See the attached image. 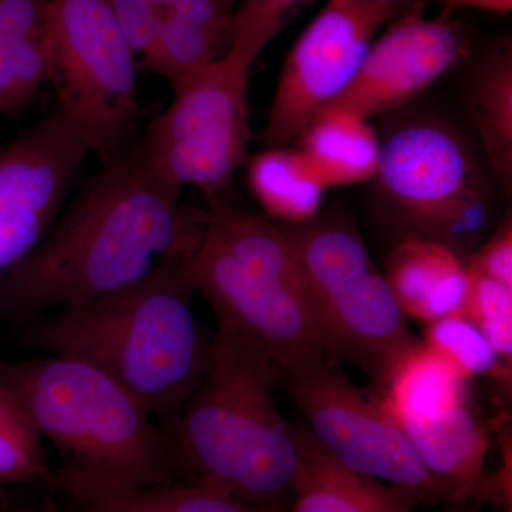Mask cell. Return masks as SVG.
Here are the masks:
<instances>
[{
    "mask_svg": "<svg viewBox=\"0 0 512 512\" xmlns=\"http://www.w3.org/2000/svg\"><path fill=\"white\" fill-rule=\"evenodd\" d=\"M84 183L57 227L0 278V318L74 308L140 281L204 235L198 208L161 180L140 138Z\"/></svg>",
    "mask_w": 512,
    "mask_h": 512,
    "instance_id": "obj_1",
    "label": "cell"
},
{
    "mask_svg": "<svg viewBox=\"0 0 512 512\" xmlns=\"http://www.w3.org/2000/svg\"><path fill=\"white\" fill-rule=\"evenodd\" d=\"M184 258L164 259L140 281L37 322L25 342L96 367L168 423L207 372L214 342L192 311Z\"/></svg>",
    "mask_w": 512,
    "mask_h": 512,
    "instance_id": "obj_2",
    "label": "cell"
},
{
    "mask_svg": "<svg viewBox=\"0 0 512 512\" xmlns=\"http://www.w3.org/2000/svg\"><path fill=\"white\" fill-rule=\"evenodd\" d=\"M279 372L244 340L215 333L200 384L163 427L190 483L278 511L301 464L298 426L279 410Z\"/></svg>",
    "mask_w": 512,
    "mask_h": 512,
    "instance_id": "obj_3",
    "label": "cell"
},
{
    "mask_svg": "<svg viewBox=\"0 0 512 512\" xmlns=\"http://www.w3.org/2000/svg\"><path fill=\"white\" fill-rule=\"evenodd\" d=\"M0 384L62 457L53 481L64 494L173 480L163 427L96 367L53 355L0 359Z\"/></svg>",
    "mask_w": 512,
    "mask_h": 512,
    "instance_id": "obj_4",
    "label": "cell"
},
{
    "mask_svg": "<svg viewBox=\"0 0 512 512\" xmlns=\"http://www.w3.org/2000/svg\"><path fill=\"white\" fill-rule=\"evenodd\" d=\"M204 235L183 271L217 318L218 332L254 346L284 373L329 360L298 255L279 225L212 200Z\"/></svg>",
    "mask_w": 512,
    "mask_h": 512,
    "instance_id": "obj_5",
    "label": "cell"
},
{
    "mask_svg": "<svg viewBox=\"0 0 512 512\" xmlns=\"http://www.w3.org/2000/svg\"><path fill=\"white\" fill-rule=\"evenodd\" d=\"M281 227L298 255L330 356L349 360L380 387L397 357L419 343L386 276L346 221L315 217Z\"/></svg>",
    "mask_w": 512,
    "mask_h": 512,
    "instance_id": "obj_6",
    "label": "cell"
},
{
    "mask_svg": "<svg viewBox=\"0 0 512 512\" xmlns=\"http://www.w3.org/2000/svg\"><path fill=\"white\" fill-rule=\"evenodd\" d=\"M103 0H50L47 82L59 114L100 163L137 140V64Z\"/></svg>",
    "mask_w": 512,
    "mask_h": 512,
    "instance_id": "obj_7",
    "label": "cell"
},
{
    "mask_svg": "<svg viewBox=\"0 0 512 512\" xmlns=\"http://www.w3.org/2000/svg\"><path fill=\"white\" fill-rule=\"evenodd\" d=\"M377 187L407 237L431 239L461 256L490 222V197L470 148L456 131L417 120L380 141Z\"/></svg>",
    "mask_w": 512,
    "mask_h": 512,
    "instance_id": "obj_8",
    "label": "cell"
},
{
    "mask_svg": "<svg viewBox=\"0 0 512 512\" xmlns=\"http://www.w3.org/2000/svg\"><path fill=\"white\" fill-rule=\"evenodd\" d=\"M252 66L225 52L174 92L171 106L140 137L151 170L165 183L194 185L210 201L228 187L251 141L248 77Z\"/></svg>",
    "mask_w": 512,
    "mask_h": 512,
    "instance_id": "obj_9",
    "label": "cell"
},
{
    "mask_svg": "<svg viewBox=\"0 0 512 512\" xmlns=\"http://www.w3.org/2000/svg\"><path fill=\"white\" fill-rule=\"evenodd\" d=\"M279 384L305 419L306 430L340 464L387 481L416 505L458 504L379 400L360 393L329 360L284 373Z\"/></svg>",
    "mask_w": 512,
    "mask_h": 512,
    "instance_id": "obj_10",
    "label": "cell"
},
{
    "mask_svg": "<svg viewBox=\"0 0 512 512\" xmlns=\"http://www.w3.org/2000/svg\"><path fill=\"white\" fill-rule=\"evenodd\" d=\"M402 3L328 0L298 37L276 87L265 141L288 147L355 79L384 23Z\"/></svg>",
    "mask_w": 512,
    "mask_h": 512,
    "instance_id": "obj_11",
    "label": "cell"
},
{
    "mask_svg": "<svg viewBox=\"0 0 512 512\" xmlns=\"http://www.w3.org/2000/svg\"><path fill=\"white\" fill-rule=\"evenodd\" d=\"M89 153L59 113L0 153V269L19 264L42 242Z\"/></svg>",
    "mask_w": 512,
    "mask_h": 512,
    "instance_id": "obj_12",
    "label": "cell"
},
{
    "mask_svg": "<svg viewBox=\"0 0 512 512\" xmlns=\"http://www.w3.org/2000/svg\"><path fill=\"white\" fill-rule=\"evenodd\" d=\"M467 45L458 23L414 10L372 43L353 82L325 111L369 120L399 109L460 63Z\"/></svg>",
    "mask_w": 512,
    "mask_h": 512,
    "instance_id": "obj_13",
    "label": "cell"
},
{
    "mask_svg": "<svg viewBox=\"0 0 512 512\" xmlns=\"http://www.w3.org/2000/svg\"><path fill=\"white\" fill-rule=\"evenodd\" d=\"M467 262L447 245L406 237L386 259V279L407 319L429 323L461 312Z\"/></svg>",
    "mask_w": 512,
    "mask_h": 512,
    "instance_id": "obj_14",
    "label": "cell"
},
{
    "mask_svg": "<svg viewBox=\"0 0 512 512\" xmlns=\"http://www.w3.org/2000/svg\"><path fill=\"white\" fill-rule=\"evenodd\" d=\"M301 464L293 483V512H413L407 495L340 464L298 426Z\"/></svg>",
    "mask_w": 512,
    "mask_h": 512,
    "instance_id": "obj_15",
    "label": "cell"
},
{
    "mask_svg": "<svg viewBox=\"0 0 512 512\" xmlns=\"http://www.w3.org/2000/svg\"><path fill=\"white\" fill-rule=\"evenodd\" d=\"M379 389L380 406L400 429L440 419L467 404V380L423 342L397 357Z\"/></svg>",
    "mask_w": 512,
    "mask_h": 512,
    "instance_id": "obj_16",
    "label": "cell"
},
{
    "mask_svg": "<svg viewBox=\"0 0 512 512\" xmlns=\"http://www.w3.org/2000/svg\"><path fill=\"white\" fill-rule=\"evenodd\" d=\"M403 433L427 470L448 485L457 503L474 497L485 474L490 441L468 406L427 421L403 427Z\"/></svg>",
    "mask_w": 512,
    "mask_h": 512,
    "instance_id": "obj_17",
    "label": "cell"
},
{
    "mask_svg": "<svg viewBox=\"0 0 512 512\" xmlns=\"http://www.w3.org/2000/svg\"><path fill=\"white\" fill-rule=\"evenodd\" d=\"M50 0H0V116L22 109L47 80Z\"/></svg>",
    "mask_w": 512,
    "mask_h": 512,
    "instance_id": "obj_18",
    "label": "cell"
},
{
    "mask_svg": "<svg viewBox=\"0 0 512 512\" xmlns=\"http://www.w3.org/2000/svg\"><path fill=\"white\" fill-rule=\"evenodd\" d=\"M301 138L303 154L328 187L363 183L376 173L379 137L367 120L355 114L325 111Z\"/></svg>",
    "mask_w": 512,
    "mask_h": 512,
    "instance_id": "obj_19",
    "label": "cell"
},
{
    "mask_svg": "<svg viewBox=\"0 0 512 512\" xmlns=\"http://www.w3.org/2000/svg\"><path fill=\"white\" fill-rule=\"evenodd\" d=\"M249 187L271 217L303 224L318 217L328 185L303 151L268 148L248 164Z\"/></svg>",
    "mask_w": 512,
    "mask_h": 512,
    "instance_id": "obj_20",
    "label": "cell"
},
{
    "mask_svg": "<svg viewBox=\"0 0 512 512\" xmlns=\"http://www.w3.org/2000/svg\"><path fill=\"white\" fill-rule=\"evenodd\" d=\"M470 113L488 163L505 194L512 191V52L495 47L478 66L471 84Z\"/></svg>",
    "mask_w": 512,
    "mask_h": 512,
    "instance_id": "obj_21",
    "label": "cell"
},
{
    "mask_svg": "<svg viewBox=\"0 0 512 512\" xmlns=\"http://www.w3.org/2000/svg\"><path fill=\"white\" fill-rule=\"evenodd\" d=\"M70 498L83 512H278L190 481L89 490Z\"/></svg>",
    "mask_w": 512,
    "mask_h": 512,
    "instance_id": "obj_22",
    "label": "cell"
},
{
    "mask_svg": "<svg viewBox=\"0 0 512 512\" xmlns=\"http://www.w3.org/2000/svg\"><path fill=\"white\" fill-rule=\"evenodd\" d=\"M220 40L207 30L168 12H161L138 69L171 84L173 93L220 59Z\"/></svg>",
    "mask_w": 512,
    "mask_h": 512,
    "instance_id": "obj_23",
    "label": "cell"
},
{
    "mask_svg": "<svg viewBox=\"0 0 512 512\" xmlns=\"http://www.w3.org/2000/svg\"><path fill=\"white\" fill-rule=\"evenodd\" d=\"M424 336V345L464 379L500 375L504 360L464 313H451L427 323Z\"/></svg>",
    "mask_w": 512,
    "mask_h": 512,
    "instance_id": "obj_24",
    "label": "cell"
},
{
    "mask_svg": "<svg viewBox=\"0 0 512 512\" xmlns=\"http://www.w3.org/2000/svg\"><path fill=\"white\" fill-rule=\"evenodd\" d=\"M467 289L461 313L467 316L504 362L512 357V288L467 265Z\"/></svg>",
    "mask_w": 512,
    "mask_h": 512,
    "instance_id": "obj_25",
    "label": "cell"
},
{
    "mask_svg": "<svg viewBox=\"0 0 512 512\" xmlns=\"http://www.w3.org/2000/svg\"><path fill=\"white\" fill-rule=\"evenodd\" d=\"M313 0H239L231 15L227 52L244 60L249 66L271 43L293 10Z\"/></svg>",
    "mask_w": 512,
    "mask_h": 512,
    "instance_id": "obj_26",
    "label": "cell"
},
{
    "mask_svg": "<svg viewBox=\"0 0 512 512\" xmlns=\"http://www.w3.org/2000/svg\"><path fill=\"white\" fill-rule=\"evenodd\" d=\"M47 477L39 434L28 417L0 423V485Z\"/></svg>",
    "mask_w": 512,
    "mask_h": 512,
    "instance_id": "obj_27",
    "label": "cell"
},
{
    "mask_svg": "<svg viewBox=\"0 0 512 512\" xmlns=\"http://www.w3.org/2000/svg\"><path fill=\"white\" fill-rule=\"evenodd\" d=\"M133 52L143 53L156 30L158 0H103Z\"/></svg>",
    "mask_w": 512,
    "mask_h": 512,
    "instance_id": "obj_28",
    "label": "cell"
},
{
    "mask_svg": "<svg viewBox=\"0 0 512 512\" xmlns=\"http://www.w3.org/2000/svg\"><path fill=\"white\" fill-rule=\"evenodd\" d=\"M467 265L512 288V221L510 215L495 229L484 247L468 256Z\"/></svg>",
    "mask_w": 512,
    "mask_h": 512,
    "instance_id": "obj_29",
    "label": "cell"
},
{
    "mask_svg": "<svg viewBox=\"0 0 512 512\" xmlns=\"http://www.w3.org/2000/svg\"><path fill=\"white\" fill-rule=\"evenodd\" d=\"M161 12H168L207 30L222 45H229L231 13L225 12L215 0H158Z\"/></svg>",
    "mask_w": 512,
    "mask_h": 512,
    "instance_id": "obj_30",
    "label": "cell"
},
{
    "mask_svg": "<svg viewBox=\"0 0 512 512\" xmlns=\"http://www.w3.org/2000/svg\"><path fill=\"white\" fill-rule=\"evenodd\" d=\"M444 8V18L458 9H481L490 12L510 13L512 0H441Z\"/></svg>",
    "mask_w": 512,
    "mask_h": 512,
    "instance_id": "obj_31",
    "label": "cell"
},
{
    "mask_svg": "<svg viewBox=\"0 0 512 512\" xmlns=\"http://www.w3.org/2000/svg\"><path fill=\"white\" fill-rule=\"evenodd\" d=\"M23 417H26V414L23 413L22 407L16 402L12 393L0 384V423L23 419Z\"/></svg>",
    "mask_w": 512,
    "mask_h": 512,
    "instance_id": "obj_32",
    "label": "cell"
},
{
    "mask_svg": "<svg viewBox=\"0 0 512 512\" xmlns=\"http://www.w3.org/2000/svg\"><path fill=\"white\" fill-rule=\"evenodd\" d=\"M444 512H470L466 508V503L450 504Z\"/></svg>",
    "mask_w": 512,
    "mask_h": 512,
    "instance_id": "obj_33",
    "label": "cell"
},
{
    "mask_svg": "<svg viewBox=\"0 0 512 512\" xmlns=\"http://www.w3.org/2000/svg\"><path fill=\"white\" fill-rule=\"evenodd\" d=\"M215 3H217V5L220 6L222 10H225V12L231 13L229 10H231V6L232 3H234V0H215Z\"/></svg>",
    "mask_w": 512,
    "mask_h": 512,
    "instance_id": "obj_34",
    "label": "cell"
},
{
    "mask_svg": "<svg viewBox=\"0 0 512 512\" xmlns=\"http://www.w3.org/2000/svg\"><path fill=\"white\" fill-rule=\"evenodd\" d=\"M387 2L403 3V2H409V0H387ZM416 2H419V0H416Z\"/></svg>",
    "mask_w": 512,
    "mask_h": 512,
    "instance_id": "obj_35",
    "label": "cell"
}]
</instances>
